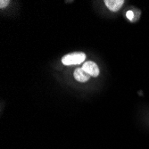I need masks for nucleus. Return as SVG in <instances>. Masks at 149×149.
<instances>
[{
  "instance_id": "obj_1",
  "label": "nucleus",
  "mask_w": 149,
  "mask_h": 149,
  "mask_svg": "<svg viewBox=\"0 0 149 149\" xmlns=\"http://www.w3.org/2000/svg\"><path fill=\"white\" fill-rule=\"evenodd\" d=\"M85 60H86V55L82 52L70 53L68 55H65L62 57V63L66 66L80 64L82 63H85L84 62Z\"/></svg>"
},
{
  "instance_id": "obj_6",
  "label": "nucleus",
  "mask_w": 149,
  "mask_h": 149,
  "mask_svg": "<svg viewBox=\"0 0 149 149\" xmlns=\"http://www.w3.org/2000/svg\"><path fill=\"white\" fill-rule=\"evenodd\" d=\"M9 3H10V1H8V0H6V1H5V0H1V1H0V8L1 9L5 8L6 6H7L9 5Z\"/></svg>"
},
{
  "instance_id": "obj_5",
  "label": "nucleus",
  "mask_w": 149,
  "mask_h": 149,
  "mask_svg": "<svg viewBox=\"0 0 149 149\" xmlns=\"http://www.w3.org/2000/svg\"><path fill=\"white\" fill-rule=\"evenodd\" d=\"M126 16L129 20L132 21L133 20V17H134V12L131 11V10H129L127 13H126Z\"/></svg>"
},
{
  "instance_id": "obj_3",
  "label": "nucleus",
  "mask_w": 149,
  "mask_h": 149,
  "mask_svg": "<svg viewBox=\"0 0 149 149\" xmlns=\"http://www.w3.org/2000/svg\"><path fill=\"white\" fill-rule=\"evenodd\" d=\"M73 76H74V79L79 81V82H81V83H84V82H87V81L90 79V75L88 73H87L82 68H77L75 71H74V73H73Z\"/></svg>"
},
{
  "instance_id": "obj_2",
  "label": "nucleus",
  "mask_w": 149,
  "mask_h": 149,
  "mask_svg": "<svg viewBox=\"0 0 149 149\" xmlns=\"http://www.w3.org/2000/svg\"><path fill=\"white\" fill-rule=\"evenodd\" d=\"M87 73H88L91 77H98L100 73V70L98 65L93 61H87L83 63V66L81 67Z\"/></svg>"
},
{
  "instance_id": "obj_4",
  "label": "nucleus",
  "mask_w": 149,
  "mask_h": 149,
  "mask_svg": "<svg viewBox=\"0 0 149 149\" xmlns=\"http://www.w3.org/2000/svg\"><path fill=\"white\" fill-rule=\"evenodd\" d=\"M105 6L112 12H117L123 7L124 1L123 0H105Z\"/></svg>"
}]
</instances>
